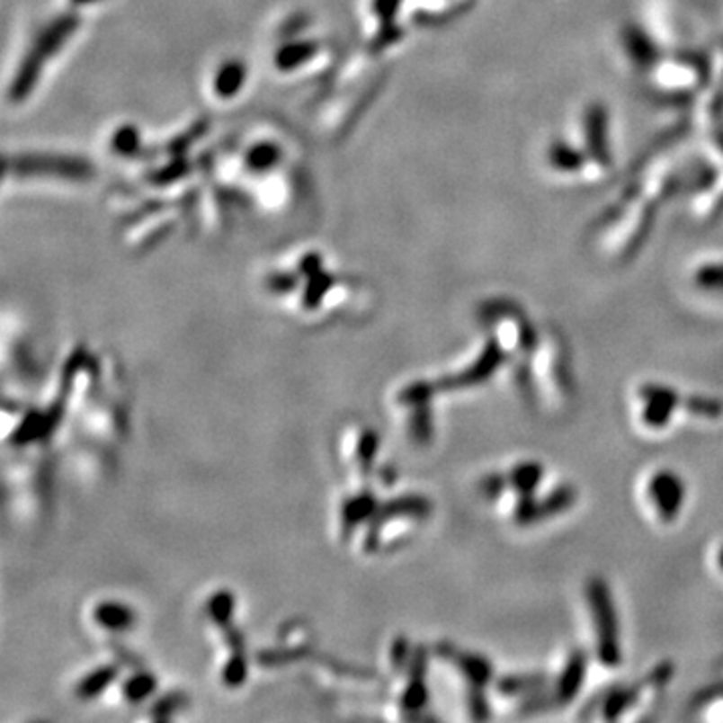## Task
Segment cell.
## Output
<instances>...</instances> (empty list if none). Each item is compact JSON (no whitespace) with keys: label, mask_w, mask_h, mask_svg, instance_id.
Returning <instances> with one entry per match:
<instances>
[{"label":"cell","mask_w":723,"mask_h":723,"mask_svg":"<svg viewBox=\"0 0 723 723\" xmlns=\"http://www.w3.org/2000/svg\"><path fill=\"white\" fill-rule=\"evenodd\" d=\"M76 27H79V19H76L75 14H65V16H58L57 21L50 22L49 27L39 34V39L34 40L31 53L22 60L19 75L14 76V83L11 89V99L14 103L27 99V94L34 89V85H37V81H39L42 63H45L47 58L53 57L57 50L63 47V42L71 37V34L76 31Z\"/></svg>","instance_id":"1"},{"label":"cell","mask_w":723,"mask_h":723,"mask_svg":"<svg viewBox=\"0 0 723 723\" xmlns=\"http://www.w3.org/2000/svg\"><path fill=\"white\" fill-rule=\"evenodd\" d=\"M589 602L593 609V617L597 623V637H599V657L609 667H615L619 659H621V651H619V635H617V619L613 601H611L607 585L601 579H591L587 587Z\"/></svg>","instance_id":"2"},{"label":"cell","mask_w":723,"mask_h":723,"mask_svg":"<svg viewBox=\"0 0 723 723\" xmlns=\"http://www.w3.org/2000/svg\"><path fill=\"white\" fill-rule=\"evenodd\" d=\"M8 171L14 174H53L65 179H89L93 167L85 159L58 157V155H21L8 161Z\"/></svg>","instance_id":"3"},{"label":"cell","mask_w":723,"mask_h":723,"mask_svg":"<svg viewBox=\"0 0 723 723\" xmlns=\"http://www.w3.org/2000/svg\"><path fill=\"white\" fill-rule=\"evenodd\" d=\"M575 498H576V493L571 486H561V488L553 490V493L547 496V501H542V503H535L532 501V496H521V503H519V506H516V522L529 524V522L549 519V516L569 509V506L575 503Z\"/></svg>","instance_id":"4"},{"label":"cell","mask_w":723,"mask_h":723,"mask_svg":"<svg viewBox=\"0 0 723 723\" xmlns=\"http://www.w3.org/2000/svg\"><path fill=\"white\" fill-rule=\"evenodd\" d=\"M504 362V352L501 350L496 342H488L485 352H482V356L472 364L467 372H462L459 376H452V378H446V380L441 382V386L434 390H456V388H469L472 384H478V382H485L488 380L490 376H493L495 370L501 366Z\"/></svg>","instance_id":"5"},{"label":"cell","mask_w":723,"mask_h":723,"mask_svg":"<svg viewBox=\"0 0 723 723\" xmlns=\"http://www.w3.org/2000/svg\"><path fill=\"white\" fill-rule=\"evenodd\" d=\"M649 495L657 506L661 519L665 521L675 519L683 503L682 480L675 475H671V472H659V475L651 478Z\"/></svg>","instance_id":"6"},{"label":"cell","mask_w":723,"mask_h":723,"mask_svg":"<svg viewBox=\"0 0 723 723\" xmlns=\"http://www.w3.org/2000/svg\"><path fill=\"white\" fill-rule=\"evenodd\" d=\"M585 667H587V657H585L583 651H575L569 663L563 671L561 679H558V685L555 690V701L557 703H569L573 697L579 692V687L583 683L585 677Z\"/></svg>","instance_id":"7"},{"label":"cell","mask_w":723,"mask_h":723,"mask_svg":"<svg viewBox=\"0 0 723 723\" xmlns=\"http://www.w3.org/2000/svg\"><path fill=\"white\" fill-rule=\"evenodd\" d=\"M245 81V67L239 60H229V63L219 68L218 76H215V91H218L223 99L234 97V94L244 87Z\"/></svg>","instance_id":"8"},{"label":"cell","mask_w":723,"mask_h":723,"mask_svg":"<svg viewBox=\"0 0 723 723\" xmlns=\"http://www.w3.org/2000/svg\"><path fill=\"white\" fill-rule=\"evenodd\" d=\"M452 659L459 663V667L462 669V674L469 677V682L475 687H485L490 677H493V667L485 657L478 656H464V653H454Z\"/></svg>","instance_id":"9"},{"label":"cell","mask_w":723,"mask_h":723,"mask_svg":"<svg viewBox=\"0 0 723 723\" xmlns=\"http://www.w3.org/2000/svg\"><path fill=\"white\" fill-rule=\"evenodd\" d=\"M540 477H542V469L539 467V464L527 462V464H521V467H516L511 472L509 480L521 496H532L535 488L539 486Z\"/></svg>","instance_id":"10"},{"label":"cell","mask_w":723,"mask_h":723,"mask_svg":"<svg viewBox=\"0 0 723 723\" xmlns=\"http://www.w3.org/2000/svg\"><path fill=\"white\" fill-rule=\"evenodd\" d=\"M547 685V679L542 675H524V677H504L498 682V692L504 695L514 693H540Z\"/></svg>","instance_id":"11"},{"label":"cell","mask_w":723,"mask_h":723,"mask_svg":"<svg viewBox=\"0 0 723 723\" xmlns=\"http://www.w3.org/2000/svg\"><path fill=\"white\" fill-rule=\"evenodd\" d=\"M314 53H316V42H296V45L283 47L278 53V67L283 68V71L296 68L309 57H314Z\"/></svg>","instance_id":"12"},{"label":"cell","mask_w":723,"mask_h":723,"mask_svg":"<svg viewBox=\"0 0 723 723\" xmlns=\"http://www.w3.org/2000/svg\"><path fill=\"white\" fill-rule=\"evenodd\" d=\"M280 159V149L272 143H260L247 153V167L254 171H265L273 167Z\"/></svg>","instance_id":"13"},{"label":"cell","mask_w":723,"mask_h":723,"mask_svg":"<svg viewBox=\"0 0 723 723\" xmlns=\"http://www.w3.org/2000/svg\"><path fill=\"white\" fill-rule=\"evenodd\" d=\"M113 147L120 155H133L139 149V131L133 125L120 127L113 137Z\"/></svg>","instance_id":"14"},{"label":"cell","mask_w":723,"mask_h":723,"mask_svg":"<svg viewBox=\"0 0 723 723\" xmlns=\"http://www.w3.org/2000/svg\"><path fill=\"white\" fill-rule=\"evenodd\" d=\"M685 406L690 408L693 415L705 416V418H716L723 412V404L719 400L703 398V396H693V398L685 402Z\"/></svg>","instance_id":"15"},{"label":"cell","mask_w":723,"mask_h":723,"mask_svg":"<svg viewBox=\"0 0 723 723\" xmlns=\"http://www.w3.org/2000/svg\"><path fill=\"white\" fill-rule=\"evenodd\" d=\"M671 410H674V406H667V404L647 402V406L643 410V420L647 422L649 426H665L669 422Z\"/></svg>","instance_id":"16"},{"label":"cell","mask_w":723,"mask_h":723,"mask_svg":"<svg viewBox=\"0 0 723 723\" xmlns=\"http://www.w3.org/2000/svg\"><path fill=\"white\" fill-rule=\"evenodd\" d=\"M641 396L647 402L667 404V406H674V408L677 404V394L674 390L665 388V386H647V388L641 390Z\"/></svg>","instance_id":"17"},{"label":"cell","mask_w":723,"mask_h":723,"mask_svg":"<svg viewBox=\"0 0 723 723\" xmlns=\"http://www.w3.org/2000/svg\"><path fill=\"white\" fill-rule=\"evenodd\" d=\"M506 485V478L504 477H498V475H490L485 480L480 482V490L485 493L488 498H495L496 495L503 493V488Z\"/></svg>","instance_id":"18"},{"label":"cell","mask_w":723,"mask_h":723,"mask_svg":"<svg viewBox=\"0 0 723 723\" xmlns=\"http://www.w3.org/2000/svg\"><path fill=\"white\" fill-rule=\"evenodd\" d=\"M75 4H89V3H94V0H73Z\"/></svg>","instance_id":"19"},{"label":"cell","mask_w":723,"mask_h":723,"mask_svg":"<svg viewBox=\"0 0 723 723\" xmlns=\"http://www.w3.org/2000/svg\"><path fill=\"white\" fill-rule=\"evenodd\" d=\"M719 567L723 569V549H721V553H719Z\"/></svg>","instance_id":"20"}]
</instances>
